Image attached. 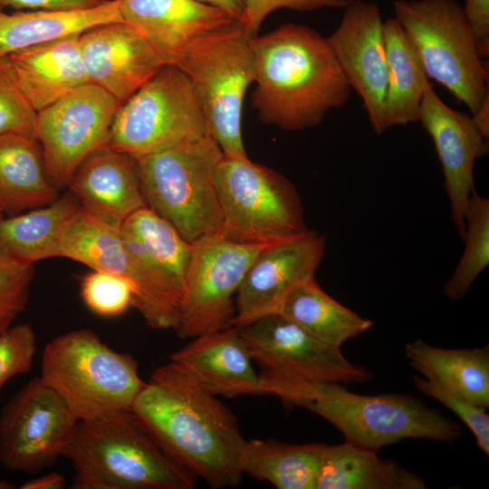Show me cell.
Here are the masks:
<instances>
[{"mask_svg": "<svg viewBox=\"0 0 489 489\" xmlns=\"http://www.w3.org/2000/svg\"><path fill=\"white\" fill-rule=\"evenodd\" d=\"M132 411L172 460L210 487L241 483L246 439L236 417L170 361L153 371Z\"/></svg>", "mask_w": 489, "mask_h": 489, "instance_id": "obj_1", "label": "cell"}, {"mask_svg": "<svg viewBox=\"0 0 489 489\" xmlns=\"http://www.w3.org/2000/svg\"><path fill=\"white\" fill-rule=\"evenodd\" d=\"M260 120L286 130L318 126L345 105L351 88L327 41L302 24H286L250 40Z\"/></svg>", "mask_w": 489, "mask_h": 489, "instance_id": "obj_2", "label": "cell"}, {"mask_svg": "<svg viewBox=\"0 0 489 489\" xmlns=\"http://www.w3.org/2000/svg\"><path fill=\"white\" fill-rule=\"evenodd\" d=\"M62 457L73 468L71 489H192L197 479L165 453L132 410L79 420Z\"/></svg>", "mask_w": 489, "mask_h": 489, "instance_id": "obj_3", "label": "cell"}, {"mask_svg": "<svg viewBox=\"0 0 489 489\" xmlns=\"http://www.w3.org/2000/svg\"><path fill=\"white\" fill-rule=\"evenodd\" d=\"M39 378L78 420L132 410L145 384L132 356L114 350L87 329L67 331L46 343Z\"/></svg>", "mask_w": 489, "mask_h": 489, "instance_id": "obj_4", "label": "cell"}, {"mask_svg": "<svg viewBox=\"0 0 489 489\" xmlns=\"http://www.w3.org/2000/svg\"><path fill=\"white\" fill-rule=\"evenodd\" d=\"M223 156L209 134L137 158L147 207L189 243L221 234L216 169Z\"/></svg>", "mask_w": 489, "mask_h": 489, "instance_id": "obj_5", "label": "cell"}, {"mask_svg": "<svg viewBox=\"0 0 489 489\" xmlns=\"http://www.w3.org/2000/svg\"><path fill=\"white\" fill-rule=\"evenodd\" d=\"M247 342L264 394L298 407L321 383L355 384L371 379L370 371L350 361L340 347L312 336L279 313L238 328Z\"/></svg>", "mask_w": 489, "mask_h": 489, "instance_id": "obj_6", "label": "cell"}, {"mask_svg": "<svg viewBox=\"0 0 489 489\" xmlns=\"http://www.w3.org/2000/svg\"><path fill=\"white\" fill-rule=\"evenodd\" d=\"M340 430L345 442L379 452L407 438L456 442L460 426L405 394L360 395L340 383L315 385L299 404Z\"/></svg>", "mask_w": 489, "mask_h": 489, "instance_id": "obj_7", "label": "cell"}, {"mask_svg": "<svg viewBox=\"0 0 489 489\" xmlns=\"http://www.w3.org/2000/svg\"><path fill=\"white\" fill-rule=\"evenodd\" d=\"M251 39L235 20L196 40L174 65L189 79L209 133L226 157L248 158L241 120L244 95L254 79Z\"/></svg>", "mask_w": 489, "mask_h": 489, "instance_id": "obj_8", "label": "cell"}, {"mask_svg": "<svg viewBox=\"0 0 489 489\" xmlns=\"http://www.w3.org/2000/svg\"><path fill=\"white\" fill-rule=\"evenodd\" d=\"M393 6L427 77L474 114L489 95V74L463 7L455 0H396Z\"/></svg>", "mask_w": 489, "mask_h": 489, "instance_id": "obj_9", "label": "cell"}, {"mask_svg": "<svg viewBox=\"0 0 489 489\" xmlns=\"http://www.w3.org/2000/svg\"><path fill=\"white\" fill-rule=\"evenodd\" d=\"M221 234L235 242L273 244L307 229L294 185L249 158L223 156L216 169Z\"/></svg>", "mask_w": 489, "mask_h": 489, "instance_id": "obj_10", "label": "cell"}, {"mask_svg": "<svg viewBox=\"0 0 489 489\" xmlns=\"http://www.w3.org/2000/svg\"><path fill=\"white\" fill-rule=\"evenodd\" d=\"M209 134L189 79L166 64L120 105L107 146L138 158Z\"/></svg>", "mask_w": 489, "mask_h": 489, "instance_id": "obj_11", "label": "cell"}, {"mask_svg": "<svg viewBox=\"0 0 489 489\" xmlns=\"http://www.w3.org/2000/svg\"><path fill=\"white\" fill-rule=\"evenodd\" d=\"M136 273L132 306L154 329H175L192 255L187 242L165 219L142 208L120 226Z\"/></svg>", "mask_w": 489, "mask_h": 489, "instance_id": "obj_12", "label": "cell"}, {"mask_svg": "<svg viewBox=\"0 0 489 489\" xmlns=\"http://www.w3.org/2000/svg\"><path fill=\"white\" fill-rule=\"evenodd\" d=\"M192 245L183 303L174 329L187 339L234 326L237 290L267 244L235 242L218 233Z\"/></svg>", "mask_w": 489, "mask_h": 489, "instance_id": "obj_13", "label": "cell"}, {"mask_svg": "<svg viewBox=\"0 0 489 489\" xmlns=\"http://www.w3.org/2000/svg\"><path fill=\"white\" fill-rule=\"evenodd\" d=\"M120 105L88 82L37 112L36 138L47 177L56 188L68 187L81 164L107 146Z\"/></svg>", "mask_w": 489, "mask_h": 489, "instance_id": "obj_14", "label": "cell"}, {"mask_svg": "<svg viewBox=\"0 0 489 489\" xmlns=\"http://www.w3.org/2000/svg\"><path fill=\"white\" fill-rule=\"evenodd\" d=\"M79 420L39 377L22 387L0 414V462L13 472L35 474L62 457Z\"/></svg>", "mask_w": 489, "mask_h": 489, "instance_id": "obj_15", "label": "cell"}, {"mask_svg": "<svg viewBox=\"0 0 489 489\" xmlns=\"http://www.w3.org/2000/svg\"><path fill=\"white\" fill-rule=\"evenodd\" d=\"M325 250L326 237L309 229L264 246L237 290L234 326L242 328L276 313L292 288L314 277Z\"/></svg>", "mask_w": 489, "mask_h": 489, "instance_id": "obj_16", "label": "cell"}, {"mask_svg": "<svg viewBox=\"0 0 489 489\" xmlns=\"http://www.w3.org/2000/svg\"><path fill=\"white\" fill-rule=\"evenodd\" d=\"M338 28L327 37L350 87L361 98L378 135L385 132L383 102L388 82L384 22L374 3L351 0Z\"/></svg>", "mask_w": 489, "mask_h": 489, "instance_id": "obj_17", "label": "cell"}, {"mask_svg": "<svg viewBox=\"0 0 489 489\" xmlns=\"http://www.w3.org/2000/svg\"><path fill=\"white\" fill-rule=\"evenodd\" d=\"M431 137L445 178L451 219L463 239L465 214L475 191V161L487 151L484 138L473 118L447 106L430 83L426 88L418 120Z\"/></svg>", "mask_w": 489, "mask_h": 489, "instance_id": "obj_18", "label": "cell"}, {"mask_svg": "<svg viewBox=\"0 0 489 489\" xmlns=\"http://www.w3.org/2000/svg\"><path fill=\"white\" fill-rule=\"evenodd\" d=\"M79 43L89 82L121 104L166 65L143 36L125 22L91 28L80 34Z\"/></svg>", "mask_w": 489, "mask_h": 489, "instance_id": "obj_19", "label": "cell"}, {"mask_svg": "<svg viewBox=\"0 0 489 489\" xmlns=\"http://www.w3.org/2000/svg\"><path fill=\"white\" fill-rule=\"evenodd\" d=\"M118 2L123 21L134 27L168 65H176L196 40L237 20L197 0Z\"/></svg>", "mask_w": 489, "mask_h": 489, "instance_id": "obj_20", "label": "cell"}, {"mask_svg": "<svg viewBox=\"0 0 489 489\" xmlns=\"http://www.w3.org/2000/svg\"><path fill=\"white\" fill-rule=\"evenodd\" d=\"M168 361L216 397L264 395L247 342L235 326L192 338Z\"/></svg>", "mask_w": 489, "mask_h": 489, "instance_id": "obj_21", "label": "cell"}, {"mask_svg": "<svg viewBox=\"0 0 489 489\" xmlns=\"http://www.w3.org/2000/svg\"><path fill=\"white\" fill-rule=\"evenodd\" d=\"M68 187L84 210L116 227L147 207L137 158L108 146L81 164Z\"/></svg>", "mask_w": 489, "mask_h": 489, "instance_id": "obj_22", "label": "cell"}, {"mask_svg": "<svg viewBox=\"0 0 489 489\" xmlns=\"http://www.w3.org/2000/svg\"><path fill=\"white\" fill-rule=\"evenodd\" d=\"M79 36L59 38L6 56L17 84L37 112L89 82Z\"/></svg>", "mask_w": 489, "mask_h": 489, "instance_id": "obj_23", "label": "cell"}, {"mask_svg": "<svg viewBox=\"0 0 489 489\" xmlns=\"http://www.w3.org/2000/svg\"><path fill=\"white\" fill-rule=\"evenodd\" d=\"M59 197L49 180L37 139L0 135V210L7 216L41 207Z\"/></svg>", "mask_w": 489, "mask_h": 489, "instance_id": "obj_24", "label": "cell"}, {"mask_svg": "<svg viewBox=\"0 0 489 489\" xmlns=\"http://www.w3.org/2000/svg\"><path fill=\"white\" fill-rule=\"evenodd\" d=\"M124 22L118 0L81 11L16 10L0 7V58L95 26Z\"/></svg>", "mask_w": 489, "mask_h": 489, "instance_id": "obj_25", "label": "cell"}, {"mask_svg": "<svg viewBox=\"0 0 489 489\" xmlns=\"http://www.w3.org/2000/svg\"><path fill=\"white\" fill-rule=\"evenodd\" d=\"M409 364L424 378L468 400L489 407V348L444 349L421 339L405 346Z\"/></svg>", "mask_w": 489, "mask_h": 489, "instance_id": "obj_26", "label": "cell"}, {"mask_svg": "<svg viewBox=\"0 0 489 489\" xmlns=\"http://www.w3.org/2000/svg\"><path fill=\"white\" fill-rule=\"evenodd\" d=\"M416 473L348 442L328 446L316 489H427Z\"/></svg>", "mask_w": 489, "mask_h": 489, "instance_id": "obj_27", "label": "cell"}, {"mask_svg": "<svg viewBox=\"0 0 489 489\" xmlns=\"http://www.w3.org/2000/svg\"><path fill=\"white\" fill-rule=\"evenodd\" d=\"M81 207L70 192L53 203L0 218V249L29 264L60 257L64 230Z\"/></svg>", "mask_w": 489, "mask_h": 489, "instance_id": "obj_28", "label": "cell"}, {"mask_svg": "<svg viewBox=\"0 0 489 489\" xmlns=\"http://www.w3.org/2000/svg\"><path fill=\"white\" fill-rule=\"evenodd\" d=\"M327 447L324 443L246 440L240 469L243 475L266 481L278 489H316Z\"/></svg>", "mask_w": 489, "mask_h": 489, "instance_id": "obj_29", "label": "cell"}, {"mask_svg": "<svg viewBox=\"0 0 489 489\" xmlns=\"http://www.w3.org/2000/svg\"><path fill=\"white\" fill-rule=\"evenodd\" d=\"M383 32L388 62V82L383 102V123L387 130L418 120L426 88L431 82L395 17L384 22Z\"/></svg>", "mask_w": 489, "mask_h": 489, "instance_id": "obj_30", "label": "cell"}, {"mask_svg": "<svg viewBox=\"0 0 489 489\" xmlns=\"http://www.w3.org/2000/svg\"><path fill=\"white\" fill-rule=\"evenodd\" d=\"M276 313L321 340L338 347L373 325L372 321L326 293L314 277L292 288L282 301Z\"/></svg>", "mask_w": 489, "mask_h": 489, "instance_id": "obj_31", "label": "cell"}, {"mask_svg": "<svg viewBox=\"0 0 489 489\" xmlns=\"http://www.w3.org/2000/svg\"><path fill=\"white\" fill-rule=\"evenodd\" d=\"M60 257L121 275L135 286V268L120 227L105 223L82 206L64 230Z\"/></svg>", "mask_w": 489, "mask_h": 489, "instance_id": "obj_32", "label": "cell"}, {"mask_svg": "<svg viewBox=\"0 0 489 489\" xmlns=\"http://www.w3.org/2000/svg\"><path fill=\"white\" fill-rule=\"evenodd\" d=\"M463 254L444 291L450 301L462 300L489 264V200L474 192L465 214Z\"/></svg>", "mask_w": 489, "mask_h": 489, "instance_id": "obj_33", "label": "cell"}, {"mask_svg": "<svg viewBox=\"0 0 489 489\" xmlns=\"http://www.w3.org/2000/svg\"><path fill=\"white\" fill-rule=\"evenodd\" d=\"M136 292L127 278L101 270H91L81 279V294L85 305L103 317H115L132 306Z\"/></svg>", "mask_w": 489, "mask_h": 489, "instance_id": "obj_34", "label": "cell"}, {"mask_svg": "<svg viewBox=\"0 0 489 489\" xmlns=\"http://www.w3.org/2000/svg\"><path fill=\"white\" fill-rule=\"evenodd\" d=\"M37 111L21 91L6 56L0 58V135L36 138Z\"/></svg>", "mask_w": 489, "mask_h": 489, "instance_id": "obj_35", "label": "cell"}, {"mask_svg": "<svg viewBox=\"0 0 489 489\" xmlns=\"http://www.w3.org/2000/svg\"><path fill=\"white\" fill-rule=\"evenodd\" d=\"M33 264L20 262L0 249V333L13 325L29 300Z\"/></svg>", "mask_w": 489, "mask_h": 489, "instance_id": "obj_36", "label": "cell"}, {"mask_svg": "<svg viewBox=\"0 0 489 489\" xmlns=\"http://www.w3.org/2000/svg\"><path fill=\"white\" fill-rule=\"evenodd\" d=\"M413 382L420 392L454 412L471 430L478 448L486 455H489V415L484 408L449 391L434 380L414 377Z\"/></svg>", "mask_w": 489, "mask_h": 489, "instance_id": "obj_37", "label": "cell"}, {"mask_svg": "<svg viewBox=\"0 0 489 489\" xmlns=\"http://www.w3.org/2000/svg\"><path fill=\"white\" fill-rule=\"evenodd\" d=\"M36 352V336L29 323L12 325L0 333V389L12 378L28 373Z\"/></svg>", "mask_w": 489, "mask_h": 489, "instance_id": "obj_38", "label": "cell"}, {"mask_svg": "<svg viewBox=\"0 0 489 489\" xmlns=\"http://www.w3.org/2000/svg\"><path fill=\"white\" fill-rule=\"evenodd\" d=\"M351 0H244L243 27L250 38L258 35L265 17L279 8H289L300 12L322 8L346 7Z\"/></svg>", "mask_w": 489, "mask_h": 489, "instance_id": "obj_39", "label": "cell"}, {"mask_svg": "<svg viewBox=\"0 0 489 489\" xmlns=\"http://www.w3.org/2000/svg\"><path fill=\"white\" fill-rule=\"evenodd\" d=\"M463 12L473 31L480 56H488L489 0H465Z\"/></svg>", "mask_w": 489, "mask_h": 489, "instance_id": "obj_40", "label": "cell"}, {"mask_svg": "<svg viewBox=\"0 0 489 489\" xmlns=\"http://www.w3.org/2000/svg\"><path fill=\"white\" fill-rule=\"evenodd\" d=\"M114 0H0V7L15 10L81 11Z\"/></svg>", "mask_w": 489, "mask_h": 489, "instance_id": "obj_41", "label": "cell"}, {"mask_svg": "<svg viewBox=\"0 0 489 489\" xmlns=\"http://www.w3.org/2000/svg\"><path fill=\"white\" fill-rule=\"evenodd\" d=\"M65 477L58 473H47L24 483L21 489H62L65 487Z\"/></svg>", "mask_w": 489, "mask_h": 489, "instance_id": "obj_42", "label": "cell"}, {"mask_svg": "<svg viewBox=\"0 0 489 489\" xmlns=\"http://www.w3.org/2000/svg\"><path fill=\"white\" fill-rule=\"evenodd\" d=\"M219 8L242 22L244 14V0H197Z\"/></svg>", "mask_w": 489, "mask_h": 489, "instance_id": "obj_43", "label": "cell"}, {"mask_svg": "<svg viewBox=\"0 0 489 489\" xmlns=\"http://www.w3.org/2000/svg\"><path fill=\"white\" fill-rule=\"evenodd\" d=\"M475 124L485 139L489 138V95L472 116Z\"/></svg>", "mask_w": 489, "mask_h": 489, "instance_id": "obj_44", "label": "cell"}, {"mask_svg": "<svg viewBox=\"0 0 489 489\" xmlns=\"http://www.w3.org/2000/svg\"><path fill=\"white\" fill-rule=\"evenodd\" d=\"M14 488V484L8 483L7 481L0 479V489H13Z\"/></svg>", "mask_w": 489, "mask_h": 489, "instance_id": "obj_45", "label": "cell"}, {"mask_svg": "<svg viewBox=\"0 0 489 489\" xmlns=\"http://www.w3.org/2000/svg\"><path fill=\"white\" fill-rule=\"evenodd\" d=\"M3 216H4V215H3V213H2L1 210H0V218L3 217Z\"/></svg>", "mask_w": 489, "mask_h": 489, "instance_id": "obj_46", "label": "cell"}]
</instances>
